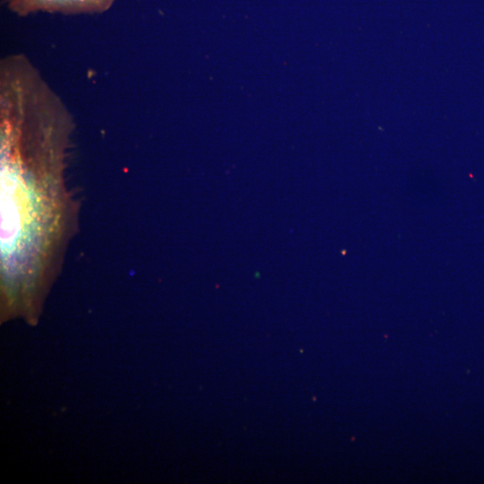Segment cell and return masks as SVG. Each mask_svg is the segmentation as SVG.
<instances>
[{
	"label": "cell",
	"instance_id": "1",
	"mask_svg": "<svg viewBox=\"0 0 484 484\" xmlns=\"http://www.w3.org/2000/svg\"><path fill=\"white\" fill-rule=\"evenodd\" d=\"M66 143L21 133L1 141L2 270L41 274L66 230L63 169Z\"/></svg>",
	"mask_w": 484,
	"mask_h": 484
},
{
	"label": "cell",
	"instance_id": "2",
	"mask_svg": "<svg viewBox=\"0 0 484 484\" xmlns=\"http://www.w3.org/2000/svg\"><path fill=\"white\" fill-rule=\"evenodd\" d=\"M116 0H4L19 16L36 13L62 14L99 13L108 10Z\"/></svg>",
	"mask_w": 484,
	"mask_h": 484
}]
</instances>
